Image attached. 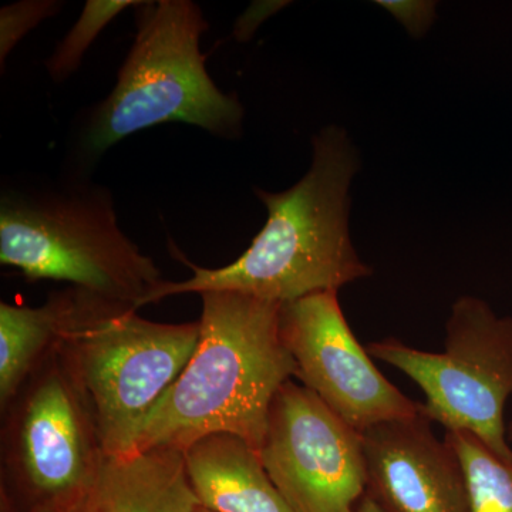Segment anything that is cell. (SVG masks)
<instances>
[{"instance_id":"16","label":"cell","mask_w":512,"mask_h":512,"mask_svg":"<svg viewBox=\"0 0 512 512\" xmlns=\"http://www.w3.org/2000/svg\"><path fill=\"white\" fill-rule=\"evenodd\" d=\"M57 0H20L0 9V63L6 59L20 40L40 23L53 18L62 9Z\"/></svg>"},{"instance_id":"1","label":"cell","mask_w":512,"mask_h":512,"mask_svg":"<svg viewBox=\"0 0 512 512\" xmlns=\"http://www.w3.org/2000/svg\"><path fill=\"white\" fill-rule=\"evenodd\" d=\"M311 168L289 190L255 188L268 220L232 264L202 268L180 255L194 275L165 281L150 303L185 293L232 291L284 303L313 293L339 291L373 274L353 248L349 232L350 183L359 170L348 133L329 126L313 137Z\"/></svg>"},{"instance_id":"17","label":"cell","mask_w":512,"mask_h":512,"mask_svg":"<svg viewBox=\"0 0 512 512\" xmlns=\"http://www.w3.org/2000/svg\"><path fill=\"white\" fill-rule=\"evenodd\" d=\"M400 20L414 37L423 36L434 20L433 2H377Z\"/></svg>"},{"instance_id":"21","label":"cell","mask_w":512,"mask_h":512,"mask_svg":"<svg viewBox=\"0 0 512 512\" xmlns=\"http://www.w3.org/2000/svg\"><path fill=\"white\" fill-rule=\"evenodd\" d=\"M70 512H99L96 510V508L93 507L92 504L89 503V501H84V503L77 505L76 508H73Z\"/></svg>"},{"instance_id":"15","label":"cell","mask_w":512,"mask_h":512,"mask_svg":"<svg viewBox=\"0 0 512 512\" xmlns=\"http://www.w3.org/2000/svg\"><path fill=\"white\" fill-rule=\"evenodd\" d=\"M140 0H87L77 22L69 30L55 52L46 60L50 79L57 83L72 77L83 62L87 50L100 33L130 6H141Z\"/></svg>"},{"instance_id":"8","label":"cell","mask_w":512,"mask_h":512,"mask_svg":"<svg viewBox=\"0 0 512 512\" xmlns=\"http://www.w3.org/2000/svg\"><path fill=\"white\" fill-rule=\"evenodd\" d=\"M22 392L10 424L9 466L40 505L72 511L89 498L103 463L92 416L56 352Z\"/></svg>"},{"instance_id":"12","label":"cell","mask_w":512,"mask_h":512,"mask_svg":"<svg viewBox=\"0 0 512 512\" xmlns=\"http://www.w3.org/2000/svg\"><path fill=\"white\" fill-rule=\"evenodd\" d=\"M201 507L214 512H295L266 473L258 450L234 434H211L183 451Z\"/></svg>"},{"instance_id":"14","label":"cell","mask_w":512,"mask_h":512,"mask_svg":"<svg viewBox=\"0 0 512 512\" xmlns=\"http://www.w3.org/2000/svg\"><path fill=\"white\" fill-rule=\"evenodd\" d=\"M466 478L468 512H512V460L466 430H446Z\"/></svg>"},{"instance_id":"11","label":"cell","mask_w":512,"mask_h":512,"mask_svg":"<svg viewBox=\"0 0 512 512\" xmlns=\"http://www.w3.org/2000/svg\"><path fill=\"white\" fill-rule=\"evenodd\" d=\"M82 289L52 293L39 308L0 303V404L15 402L23 387L67 335L121 308ZM133 308V306H130Z\"/></svg>"},{"instance_id":"23","label":"cell","mask_w":512,"mask_h":512,"mask_svg":"<svg viewBox=\"0 0 512 512\" xmlns=\"http://www.w3.org/2000/svg\"><path fill=\"white\" fill-rule=\"evenodd\" d=\"M197 512H214V511H210V510H207V508L200 507V508H198Z\"/></svg>"},{"instance_id":"3","label":"cell","mask_w":512,"mask_h":512,"mask_svg":"<svg viewBox=\"0 0 512 512\" xmlns=\"http://www.w3.org/2000/svg\"><path fill=\"white\" fill-rule=\"evenodd\" d=\"M137 35L109 96L84 120L77 138L83 164L138 131L164 123L200 127L234 140L244 107L214 83L205 67L201 37L208 22L191 0L138 6Z\"/></svg>"},{"instance_id":"2","label":"cell","mask_w":512,"mask_h":512,"mask_svg":"<svg viewBox=\"0 0 512 512\" xmlns=\"http://www.w3.org/2000/svg\"><path fill=\"white\" fill-rule=\"evenodd\" d=\"M200 340L184 372L144 421L133 453L185 451L234 434L259 451L276 393L296 365L281 335V303L247 293H201Z\"/></svg>"},{"instance_id":"4","label":"cell","mask_w":512,"mask_h":512,"mask_svg":"<svg viewBox=\"0 0 512 512\" xmlns=\"http://www.w3.org/2000/svg\"><path fill=\"white\" fill-rule=\"evenodd\" d=\"M0 262L29 282H67L136 309L164 282L156 262L121 231L111 192L82 181L3 192Z\"/></svg>"},{"instance_id":"9","label":"cell","mask_w":512,"mask_h":512,"mask_svg":"<svg viewBox=\"0 0 512 512\" xmlns=\"http://www.w3.org/2000/svg\"><path fill=\"white\" fill-rule=\"evenodd\" d=\"M281 335L296 379L359 433L423 410L377 369L346 322L338 291L284 303Z\"/></svg>"},{"instance_id":"19","label":"cell","mask_w":512,"mask_h":512,"mask_svg":"<svg viewBox=\"0 0 512 512\" xmlns=\"http://www.w3.org/2000/svg\"><path fill=\"white\" fill-rule=\"evenodd\" d=\"M356 512H384L382 507L377 504L375 498L370 497L369 494H365L359 505H357Z\"/></svg>"},{"instance_id":"13","label":"cell","mask_w":512,"mask_h":512,"mask_svg":"<svg viewBox=\"0 0 512 512\" xmlns=\"http://www.w3.org/2000/svg\"><path fill=\"white\" fill-rule=\"evenodd\" d=\"M99 512H197L183 451L151 448L106 457L89 498Z\"/></svg>"},{"instance_id":"5","label":"cell","mask_w":512,"mask_h":512,"mask_svg":"<svg viewBox=\"0 0 512 512\" xmlns=\"http://www.w3.org/2000/svg\"><path fill=\"white\" fill-rule=\"evenodd\" d=\"M200 322L158 323L121 306L74 330L56 355L79 390L106 457L128 456L144 421L177 382Z\"/></svg>"},{"instance_id":"6","label":"cell","mask_w":512,"mask_h":512,"mask_svg":"<svg viewBox=\"0 0 512 512\" xmlns=\"http://www.w3.org/2000/svg\"><path fill=\"white\" fill-rule=\"evenodd\" d=\"M366 349L420 387L431 421L444 430L470 431L512 460L504 414L512 396V316L497 315L483 299L461 296L451 306L444 352H424L393 338Z\"/></svg>"},{"instance_id":"18","label":"cell","mask_w":512,"mask_h":512,"mask_svg":"<svg viewBox=\"0 0 512 512\" xmlns=\"http://www.w3.org/2000/svg\"><path fill=\"white\" fill-rule=\"evenodd\" d=\"M279 5L281 3H254L235 23V39L238 42H248L249 37L254 35L256 28L261 25L262 20L271 15V12H275Z\"/></svg>"},{"instance_id":"20","label":"cell","mask_w":512,"mask_h":512,"mask_svg":"<svg viewBox=\"0 0 512 512\" xmlns=\"http://www.w3.org/2000/svg\"><path fill=\"white\" fill-rule=\"evenodd\" d=\"M33 512H70L69 510H64L62 507H57V505H40V507H36Z\"/></svg>"},{"instance_id":"22","label":"cell","mask_w":512,"mask_h":512,"mask_svg":"<svg viewBox=\"0 0 512 512\" xmlns=\"http://www.w3.org/2000/svg\"><path fill=\"white\" fill-rule=\"evenodd\" d=\"M507 439L508 443H510V446L512 447V420L510 421V424L507 426Z\"/></svg>"},{"instance_id":"10","label":"cell","mask_w":512,"mask_h":512,"mask_svg":"<svg viewBox=\"0 0 512 512\" xmlns=\"http://www.w3.org/2000/svg\"><path fill=\"white\" fill-rule=\"evenodd\" d=\"M431 423L421 410L413 419L386 421L360 433L366 493L384 512H468L463 467Z\"/></svg>"},{"instance_id":"7","label":"cell","mask_w":512,"mask_h":512,"mask_svg":"<svg viewBox=\"0 0 512 512\" xmlns=\"http://www.w3.org/2000/svg\"><path fill=\"white\" fill-rule=\"evenodd\" d=\"M258 453L295 512H356L365 497L362 434L293 380L276 393Z\"/></svg>"}]
</instances>
